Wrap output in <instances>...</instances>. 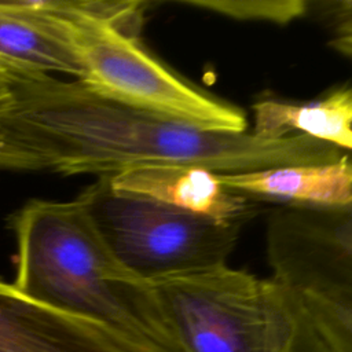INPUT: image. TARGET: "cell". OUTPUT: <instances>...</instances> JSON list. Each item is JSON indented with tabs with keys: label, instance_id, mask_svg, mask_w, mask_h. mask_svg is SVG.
<instances>
[{
	"label": "cell",
	"instance_id": "cell-6",
	"mask_svg": "<svg viewBox=\"0 0 352 352\" xmlns=\"http://www.w3.org/2000/svg\"><path fill=\"white\" fill-rule=\"evenodd\" d=\"M274 276L297 298L330 352H352V261L319 245L289 219L271 228Z\"/></svg>",
	"mask_w": 352,
	"mask_h": 352
},
{
	"label": "cell",
	"instance_id": "cell-16",
	"mask_svg": "<svg viewBox=\"0 0 352 352\" xmlns=\"http://www.w3.org/2000/svg\"><path fill=\"white\" fill-rule=\"evenodd\" d=\"M302 318L304 319H302L301 329L296 337V341L290 352H330L304 312H302Z\"/></svg>",
	"mask_w": 352,
	"mask_h": 352
},
{
	"label": "cell",
	"instance_id": "cell-12",
	"mask_svg": "<svg viewBox=\"0 0 352 352\" xmlns=\"http://www.w3.org/2000/svg\"><path fill=\"white\" fill-rule=\"evenodd\" d=\"M176 4L206 10L209 12L238 19L289 23L309 11L311 4L302 0H179Z\"/></svg>",
	"mask_w": 352,
	"mask_h": 352
},
{
	"label": "cell",
	"instance_id": "cell-15",
	"mask_svg": "<svg viewBox=\"0 0 352 352\" xmlns=\"http://www.w3.org/2000/svg\"><path fill=\"white\" fill-rule=\"evenodd\" d=\"M322 12L334 22L336 37L330 45L352 59V0L319 3Z\"/></svg>",
	"mask_w": 352,
	"mask_h": 352
},
{
	"label": "cell",
	"instance_id": "cell-3",
	"mask_svg": "<svg viewBox=\"0 0 352 352\" xmlns=\"http://www.w3.org/2000/svg\"><path fill=\"white\" fill-rule=\"evenodd\" d=\"M80 58V78L121 103L198 128L246 132V117L234 104L188 82L139 43L143 3L51 1Z\"/></svg>",
	"mask_w": 352,
	"mask_h": 352
},
{
	"label": "cell",
	"instance_id": "cell-1",
	"mask_svg": "<svg viewBox=\"0 0 352 352\" xmlns=\"http://www.w3.org/2000/svg\"><path fill=\"white\" fill-rule=\"evenodd\" d=\"M0 67L10 84V96L0 102V126L37 151L48 169L66 176H113L151 164L242 173L327 164L344 155L309 136L261 139L252 132L204 129L121 103L80 80Z\"/></svg>",
	"mask_w": 352,
	"mask_h": 352
},
{
	"label": "cell",
	"instance_id": "cell-9",
	"mask_svg": "<svg viewBox=\"0 0 352 352\" xmlns=\"http://www.w3.org/2000/svg\"><path fill=\"white\" fill-rule=\"evenodd\" d=\"M0 65L80 80V58L51 1H0Z\"/></svg>",
	"mask_w": 352,
	"mask_h": 352
},
{
	"label": "cell",
	"instance_id": "cell-10",
	"mask_svg": "<svg viewBox=\"0 0 352 352\" xmlns=\"http://www.w3.org/2000/svg\"><path fill=\"white\" fill-rule=\"evenodd\" d=\"M219 182L253 199L334 209L352 204V158L327 164L287 165L242 173H217Z\"/></svg>",
	"mask_w": 352,
	"mask_h": 352
},
{
	"label": "cell",
	"instance_id": "cell-2",
	"mask_svg": "<svg viewBox=\"0 0 352 352\" xmlns=\"http://www.w3.org/2000/svg\"><path fill=\"white\" fill-rule=\"evenodd\" d=\"M8 227L18 290L106 326L138 352H184L151 282L117 258L78 197L32 199L10 216Z\"/></svg>",
	"mask_w": 352,
	"mask_h": 352
},
{
	"label": "cell",
	"instance_id": "cell-5",
	"mask_svg": "<svg viewBox=\"0 0 352 352\" xmlns=\"http://www.w3.org/2000/svg\"><path fill=\"white\" fill-rule=\"evenodd\" d=\"M78 198L117 258L147 280L227 264L239 236V224L116 191L109 176H100Z\"/></svg>",
	"mask_w": 352,
	"mask_h": 352
},
{
	"label": "cell",
	"instance_id": "cell-17",
	"mask_svg": "<svg viewBox=\"0 0 352 352\" xmlns=\"http://www.w3.org/2000/svg\"><path fill=\"white\" fill-rule=\"evenodd\" d=\"M10 96V84L4 70L0 67V102L6 100Z\"/></svg>",
	"mask_w": 352,
	"mask_h": 352
},
{
	"label": "cell",
	"instance_id": "cell-14",
	"mask_svg": "<svg viewBox=\"0 0 352 352\" xmlns=\"http://www.w3.org/2000/svg\"><path fill=\"white\" fill-rule=\"evenodd\" d=\"M0 169L38 170L47 169V162L37 151L29 148L0 126Z\"/></svg>",
	"mask_w": 352,
	"mask_h": 352
},
{
	"label": "cell",
	"instance_id": "cell-8",
	"mask_svg": "<svg viewBox=\"0 0 352 352\" xmlns=\"http://www.w3.org/2000/svg\"><path fill=\"white\" fill-rule=\"evenodd\" d=\"M120 192L144 197L170 208L223 224L242 226L254 217L260 204L224 187L217 173L190 165H140L109 176Z\"/></svg>",
	"mask_w": 352,
	"mask_h": 352
},
{
	"label": "cell",
	"instance_id": "cell-11",
	"mask_svg": "<svg viewBox=\"0 0 352 352\" xmlns=\"http://www.w3.org/2000/svg\"><path fill=\"white\" fill-rule=\"evenodd\" d=\"M253 135L280 139L304 135L352 151V85L330 91L322 99L296 104L263 99L253 104Z\"/></svg>",
	"mask_w": 352,
	"mask_h": 352
},
{
	"label": "cell",
	"instance_id": "cell-7",
	"mask_svg": "<svg viewBox=\"0 0 352 352\" xmlns=\"http://www.w3.org/2000/svg\"><path fill=\"white\" fill-rule=\"evenodd\" d=\"M0 352H138L106 326L33 300L0 278Z\"/></svg>",
	"mask_w": 352,
	"mask_h": 352
},
{
	"label": "cell",
	"instance_id": "cell-13",
	"mask_svg": "<svg viewBox=\"0 0 352 352\" xmlns=\"http://www.w3.org/2000/svg\"><path fill=\"white\" fill-rule=\"evenodd\" d=\"M297 210L286 216L311 239L352 261V204L334 209Z\"/></svg>",
	"mask_w": 352,
	"mask_h": 352
},
{
	"label": "cell",
	"instance_id": "cell-4",
	"mask_svg": "<svg viewBox=\"0 0 352 352\" xmlns=\"http://www.w3.org/2000/svg\"><path fill=\"white\" fill-rule=\"evenodd\" d=\"M184 352H290L301 307L276 276L227 264L150 280Z\"/></svg>",
	"mask_w": 352,
	"mask_h": 352
}]
</instances>
